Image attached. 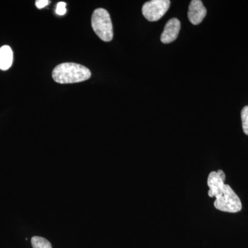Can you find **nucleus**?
<instances>
[{"mask_svg":"<svg viewBox=\"0 0 248 248\" xmlns=\"http://www.w3.org/2000/svg\"><path fill=\"white\" fill-rule=\"evenodd\" d=\"M53 79L60 84H73L81 82L91 78L89 68L76 63H63L53 70Z\"/></svg>","mask_w":248,"mask_h":248,"instance_id":"1","label":"nucleus"},{"mask_svg":"<svg viewBox=\"0 0 248 248\" xmlns=\"http://www.w3.org/2000/svg\"><path fill=\"white\" fill-rule=\"evenodd\" d=\"M92 27L98 37L104 42H110L113 38V28L110 16L107 10L97 9L93 12Z\"/></svg>","mask_w":248,"mask_h":248,"instance_id":"2","label":"nucleus"},{"mask_svg":"<svg viewBox=\"0 0 248 248\" xmlns=\"http://www.w3.org/2000/svg\"><path fill=\"white\" fill-rule=\"evenodd\" d=\"M214 205L217 210L226 213H236L242 209L239 197L228 184H225L221 195L216 199Z\"/></svg>","mask_w":248,"mask_h":248,"instance_id":"3","label":"nucleus"},{"mask_svg":"<svg viewBox=\"0 0 248 248\" xmlns=\"http://www.w3.org/2000/svg\"><path fill=\"white\" fill-rule=\"evenodd\" d=\"M170 6L169 0H152L142 7L143 16L150 22H155L166 14Z\"/></svg>","mask_w":248,"mask_h":248,"instance_id":"4","label":"nucleus"},{"mask_svg":"<svg viewBox=\"0 0 248 248\" xmlns=\"http://www.w3.org/2000/svg\"><path fill=\"white\" fill-rule=\"evenodd\" d=\"M225 180L226 174L221 170L210 173L208 178V186L210 188L208 190L209 197L217 199L221 195L225 186Z\"/></svg>","mask_w":248,"mask_h":248,"instance_id":"5","label":"nucleus"},{"mask_svg":"<svg viewBox=\"0 0 248 248\" xmlns=\"http://www.w3.org/2000/svg\"><path fill=\"white\" fill-rule=\"evenodd\" d=\"M181 29V22L177 18H172L166 23L161 36V42L170 44L177 40Z\"/></svg>","mask_w":248,"mask_h":248,"instance_id":"6","label":"nucleus"},{"mask_svg":"<svg viewBox=\"0 0 248 248\" xmlns=\"http://www.w3.org/2000/svg\"><path fill=\"white\" fill-rule=\"evenodd\" d=\"M207 14V10L201 0H192L189 6V20L194 25H198L202 22Z\"/></svg>","mask_w":248,"mask_h":248,"instance_id":"7","label":"nucleus"},{"mask_svg":"<svg viewBox=\"0 0 248 248\" xmlns=\"http://www.w3.org/2000/svg\"><path fill=\"white\" fill-rule=\"evenodd\" d=\"M14 61V53L9 46L5 45L0 48V69H9Z\"/></svg>","mask_w":248,"mask_h":248,"instance_id":"8","label":"nucleus"},{"mask_svg":"<svg viewBox=\"0 0 248 248\" xmlns=\"http://www.w3.org/2000/svg\"><path fill=\"white\" fill-rule=\"evenodd\" d=\"M31 244L33 248H52V245L48 240L38 236L31 239Z\"/></svg>","mask_w":248,"mask_h":248,"instance_id":"9","label":"nucleus"},{"mask_svg":"<svg viewBox=\"0 0 248 248\" xmlns=\"http://www.w3.org/2000/svg\"><path fill=\"white\" fill-rule=\"evenodd\" d=\"M241 120L244 133L248 135V106L245 107L241 110Z\"/></svg>","mask_w":248,"mask_h":248,"instance_id":"10","label":"nucleus"},{"mask_svg":"<svg viewBox=\"0 0 248 248\" xmlns=\"http://www.w3.org/2000/svg\"><path fill=\"white\" fill-rule=\"evenodd\" d=\"M66 13V4L63 1L59 2L57 5L56 14L59 16H63Z\"/></svg>","mask_w":248,"mask_h":248,"instance_id":"11","label":"nucleus"},{"mask_svg":"<svg viewBox=\"0 0 248 248\" xmlns=\"http://www.w3.org/2000/svg\"><path fill=\"white\" fill-rule=\"evenodd\" d=\"M49 4L48 0H37L36 1L35 4L38 9H43Z\"/></svg>","mask_w":248,"mask_h":248,"instance_id":"12","label":"nucleus"}]
</instances>
